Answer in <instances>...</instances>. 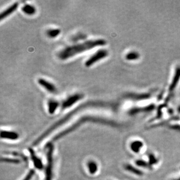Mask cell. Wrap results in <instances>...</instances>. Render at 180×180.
Segmentation results:
<instances>
[{"label": "cell", "instance_id": "cell-1", "mask_svg": "<svg viewBox=\"0 0 180 180\" xmlns=\"http://www.w3.org/2000/svg\"><path fill=\"white\" fill-rule=\"evenodd\" d=\"M106 44V41L103 39L89 40L81 44L66 47L59 53L58 57L63 60H66L76 54L85 52V51L89 50H91L97 46H104Z\"/></svg>", "mask_w": 180, "mask_h": 180}, {"label": "cell", "instance_id": "cell-2", "mask_svg": "<svg viewBox=\"0 0 180 180\" xmlns=\"http://www.w3.org/2000/svg\"><path fill=\"white\" fill-rule=\"evenodd\" d=\"M108 53L106 50L105 49L99 50L98 52H97L95 54H93L86 61L85 66L86 67H90L92 65L95 64L96 63L106 58L108 55Z\"/></svg>", "mask_w": 180, "mask_h": 180}, {"label": "cell", "instance_id": "cell-3", "mask_svg": "<svg viewBox=\"0 0 180 180\" xmlns=\"http://www.w3.org/2000/svg\"><path fill=\"white\" fill-rule=\"evenodd\" d=\"M53 147L50 146L48 153V166L46 170V180H52L53 175Z\"/></svg>", "mask_w": 180, "mask_h": 180}, {"label": "cell", "instance_id": "cell-4", "mask_svg": "<svg viewBox=\"0 0 180 180\" xmlns=\"http://www.w3.org/2000/svg\"><path fill=\"white\" fill-rule=\"evenodd\" d=\"M82 98V95L81 94H75L74 95L69 97L63 102L62 105L63 108H66L72 106Z\"/></svg>", "mask_w": 180, "mask_h": 180}, {"label": "cell", "instance_id": "cell-5", "mask_svg": "<svg viewBox=\"0 0 180 180\" xmlns=\"http://www.w3.org/2000/svg\"><path fill=\"white\" fill-rule=\"evenodd\" d=\"M38 82L39 85H41L45 89H46L47 91L51 93H55L57 90L54 85H53L52 83L48 82L47 81L45 80L44 79L40 78L38 80Z\"/></svg>", "mask_w": 180, "mask_h": 180}, {"label": "cell", "instance_id": "cell-6", "mask_svg": "<svg viewBox=\"0 0 180 180\" xmlns=\"http://www.w3.org/2000/svg\"><path fill=\"white\" fill-rule=\"evenodd\" d=\"M180 79V67L177 68L175 74L174 75L173 81L171 83V85L169 87L170 92H173L175 88L176 87L177 85H178Z\"/></svg>", "mask_w": 180, "mask_h": 180}, {"label": "cell", "instance_id": "cell-7", "mask_svg": "<svg viewBox=\"0 0 180 180\" xmlns=\"http://www.w3.org/2000/svg\"><path fill=\"white\" fill-rule=\"evenodd\" d=\"M144 147V143L142 141L137 140L132 142L130 145L131 150L135 153H139Z\"/></svg>", "mask_w": 180, "mask_h": 180}, {"label": "cell", "instance_id": "cell-8", "mask_svg": "<svg viewBox=\"0 0 180 180\" xmlns=\"http://www.w3.org/2000/svg\"><path fill=\"white\" fill-rule=\"evenodd\" d=\"M18 7V3L15 2V3L13 4L10 7H8L5 11L2 12L0 15L1 20H2V19H5V18H7V16H8L9 15H10L11 13H12L14 11H16Z\"/></svg>", "mask_w": 180, "mask_h": 180}, {"label": "cell", "instance_id": "cell-9", "mask_svg": "<svg viewBox=\"0 0 180 180\" xmlns=\"http://www.w3.org/2000/svg\"><path fill=\"white\" fill-rule=\"evenodd\" d=\"M1 138L8 139L12 140H16L19 137L18 134L17 133L15 132H10L6 131H1Z\"/></svg>", "mask_w": 180, "mask_h": 180}, {"label": "cell", "instance_id": "cell-10", "mask_svg": "<svg viewBox=\"0 0 180 180\" xmlns=\"http://www.w3.org/2000/svg\"><path fill=\"white\" fill-rule=\"evenodd\" d=\"M150 97V94H129L127 96L128 99H130L134 100H142L149 99Z\"/></svg>", "mask_w": 180, "mask_h": 180}, {"label": "cell", "instance_id": "cell-11", "mask_svg": "<svg viewBox=\"0 0 180 180\" xmlns=\"http://www.w3.org/2000/svg\"><path fill=\"white\" fill-rule=\"evenodd\" d=\"M124 167H125V169L127 170V171L131 172V173H132L135 175L139 176H140L143 175V172L141 170H140L138 168H136V167H134L133 166H132L131 164H127L124 166Z\"/></svg>", "mask_w": 180, "mask_h": 180}, {"label": "cell", "instance_id": "cell-12", "mask_svg": "<svg viewBox=\"0 0 180 180\" xmlns=\"http://www.w3.org/2000/svg\"><path fill=\"white\" fill-rule=\"evenodd\" d=\"M49 112L50 114H53L55 110L57 109L58 107L59 106V103L54 100H50L49 102Z\"/></svg>", "mask_w": 180, "mask_h": 180}, {"label": "cell", "instance_id": "cell-13", "mask_svg": "<svg viewBox=\"0 0 180 180\" xmlns=\"http://www.w3.org/2000/svg\"><path fill=\"white\" fill-rule=\"evenodd\" d=\"M22 11L28 15H32L36 12V8L30 4H26L22 7Z\"/></svg>", "mask_w": 180, "mask_h": 180}, {"label": "cell", "instance_id": "cell-14", "mask_svg": "<svg viewBox=\"0 0 180 180\" xmlns=\"http://www.w3.org/2000/svg\"><path fill=\"white\" fill-rule=\"evenodd\" d=\"M136 165L138 166V167H142V168H145L147 169H152L150 165L149 164L148 161L143 160V159H139L135 161Z\"/></svg>", "mask_w": 180, "mask_h": 180}, {"label": "cell", "instance_id": "cell-15", "mask_svg": "<svg viewBox=\"0 0 180 180\" xmlns=\"http://www.w3.org/2000/svg\"><path fill=\"white\" fill-rule=\"evenodd\" d=\"M154 108V106H149L145 107L143 108H133L131 110H130V114H137L138 113H140V111L144 112V111H150L152 110H153Z\"/></svg>", "mask_w": 180, "mask_h": 180}, {"label": "cell", "instance_id": "cell-16", "mask_svg": "<svg viewBox=\"0 0 180 180\" xmlns=\"http://www.w3.org/2000/svg\"><path fill=\"white\" fill-rule=\"evenodd\" d=\"M139 54L136 52H132L128 53L126 55V59L128 61L137 60L139 58Z\"/></svg>", "mask_w": 180, "mask_h": 180}, {"label": "cell", "instance_id": "cell-17", "mask_svg": "<svg viewBox=\"0 0 180 180\" xmlns=\"http://www.w3.org/2000/svg\"><path fill=\"white\" fill-rule=\"evenodd\" d=\"M60 33V29H50L47 31V35L51 37V38H54L58 36Z\"/></svg>", "mask_w": 180, "mask_h": 180}, {"label": "cell", "instance_id": "cell-18", "mask_svg": "<svg viewBox=\"0 0 180 180\" xmlns=\"http://www.w3.org/2000/svg\"><path fill=\"white\" fill-rule=\"evenodd\" d=\"M88 168L89 170V171L91 174L95 173L97 170V165L95 162L93 161H90L88 164Z\"/></svg>", "mask_w": 180, "mask_h": 180}, {"label": "cell", "instance_id": "cell-19", "mask_svg": "<svg viewBox=\"0 0 180 180\" xmlns=\"http://www.w3.org/2000/svg\"><path fill=\"white\" fill-rule=\"evenodd\" d=\"M33 174H34V171H31L29 173V174L25 177V179L23 180H31V179H32V176H33Z\"/></svg>", "mask_w": 180, "mask_h": 180}, {"label": "cell", "instance_id": "cell-20", "mask_svg": "<svg viewBox=\"0 0 180 180\" xmlns=\"http://www.w3.org/2000/svg\"><path fill=\"white\" fill-rule=\"evenodd\" d=\"M179 111L180 113V106L179 107Z\"/></svg>", "mask_w": 180, "mask_h": 180}]
</instances>
